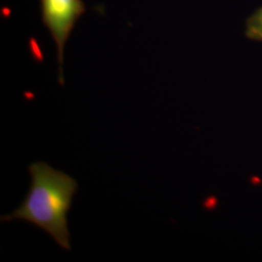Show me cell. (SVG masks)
I'll return each mask as SVG.
<instances>
[{
	"label": "cell",
	"mask_w": 262,
	"mask_h": 262,
	"mask_svg": "<svg viewBox=\"0 0 262 262\" xmlns=\"http://www.w3.org/2000/svg\"><path fill=\"white\" fill-rule=\"evenodd\" d=\"M246 35L253 40L262 42V7L247 20Z\"/></svg>",
	"instance_id": "cell-3"
},
{
	"label": "cell",
	"mask_w": 262,
	"mask_h": 262,
	"mask_svg": "<svg viewBox=\"0 0 262 262\" xmlns=\"http://www.w3.org/2000/svg\"><path fill=\"white\" fill-rule=\"evenodd\" d=\"M42 19L54 39L59 66V83L63 84V55L66 42L85 6L82 0H41Z\"/></svg>",
	"instance_id": "cell-2"
},
{
	"label": "cell",
	"mask_w": 262,
	"mask_h": 262,
	"mask_svg": "<svg viewBox=\"0 0 262 262\" xmlns=\"http://www.w3.org/2000/svg\"><path fill=\"white\" fill-rule=\"evenodd\" d=\"M28 171L31 182L27 195L16 210L1 216V222H28L50 235L61 249L70 251L67 215L78 182L43 161L31 163Z\"/></svg>",
	"instance_id": "cell-1"
}]
</instances>
